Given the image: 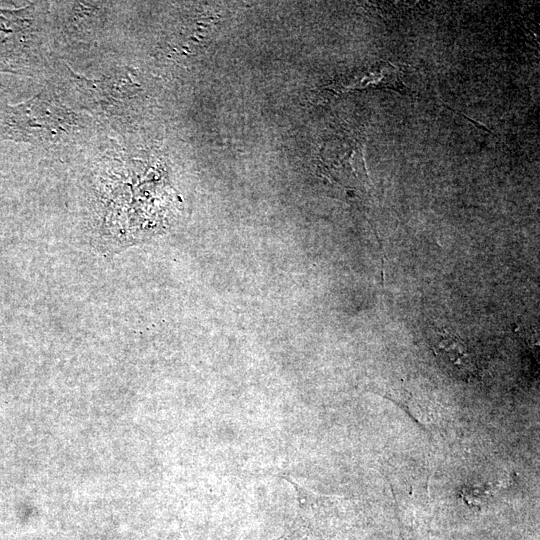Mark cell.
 Returning <instances> with one entry per match:
<instances>
[{
  "mask_svg": "<svg viewBox=\"0 0 540 540\" xmlns=\"http://www.w3.org/2000/svg\"><path fill=\"white\" fill-rule=\"evenodd\" d=\"M435 345L436 355L455 373L471 374L473 361L465 343L449 332H439Z\"/></svg>",
  "mask_w": 540,
  "mask_h": 540,
  "instance_id": "cell-3",
  "label": "cell"
},
{
  "mask_svg": "<svg viewBox=\"0 0 540 540\" xmlns=\"http://www.w3.org/2000/svg\"><path fill=\"white\" fill-rule=\"evenodd\" d=\"M74 124L70 112L40 93L30 100L0 109V136L28 143L60 140Z\"/></svg>",
  "mask_w": 540,
  "mask_h": 540,
  "instance_id": "cell-1",
  "label": "cell"
},
{
  "mask_svg": "<svg viewBox=\"0 0 540 540\" xmlns=\"http://www.w3.org/2000/svg\"><path fill=\"white\" fill-rule=\"evenodd\" d=\"M30 8L0 9V71L15 70L30 41Z\"/></svg>",
  "mask_w": 540,
  "mask_h": 540,
  "instance_id": "cell-2",
  "label": "cell"
},
{
  "mask_svg": "<svg viewBox=\"0 0 540 540\" xmlns=\"http://www.w3.org/2000/svg\"><path fill=\"white\" fill-rule=\"evenodd\" d=\"M483 496H486V492H484L481 488L463 489V497L468 503L479 504Z\"/></svg>",
  "mask_w": 540,
  "mask_h": 540,
  "instance_id": "cell-4",
  "label": "cell"
}]
</instances>
